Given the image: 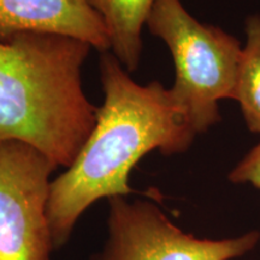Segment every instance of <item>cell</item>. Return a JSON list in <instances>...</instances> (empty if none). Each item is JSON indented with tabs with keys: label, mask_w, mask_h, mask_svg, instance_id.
I'll return each instance as SVG.
<instances>
[{
	"label": "cell",
	"mask_w": 260,
	"mask_h": 260,
	"mask_svg": "<svg viewBox=\"0 0 260 260\" xmlns=\"http://www.w3.org/2000/svg\"><path fill=\"white\" fill-rule=\"evenodd\" d=\"M105 23L112 54L126 71L139 67L142 28L155 0H87Z\"/></svg>",
	"instance_id": "7"
},
{
	"label": "cell",
	"mask_w": 260,
	"mask_h": 260,
	"mask_svg": "<svg viewBox=\"0 0 260 260\" xmlns=\"http://www.w3.org/2000/svg\"><path fill=\"white\" fill-rule=\"evenodd\" d=\"M104 104L73 164L52 180L48 220L54 248L65 246L80 217L100 199L134 193L129 175L152 151L186 152L194 130L171 90L161 83H136L112 53L100 58Z\"/></svg>",
	"instance_id": "1"
},
{
	"label": "cell",
	"mask_w": 260,
	"mask_h": 260,
	"mask_svg": "<svg viewBox=\"0 0 260 260\" xmlns=\"http://www.w3.org/2000/svg\"><path fill=\"white\" fill-rule=\"evenodd\" d=\"M58 167L34 146L0 141V260H51V175Z\"/></svg>",
	"instance_id": "5"
},
{
	"label": "cell",
	"mask_w": 260,
	"mask_h": 260,
	"mask_svg": "<svg viewBox=\"0 0 260 260\" xmlns=\"http://www.w3.org/2000/svg\"><path fill=\"white\" fill-rule=\"evenodd\" d=\"M89 50L38 32L0 42V141L34 146L57 167L73 164L96 121L81 79Z\"/></svg>",
	"instance_id": "2"
},
{
	"label": "cell",
	"mask_w": 260,
	"mask_h": 260,
	"mask_svg": "<svg viewBox=\"0 0 260 260\" xmlns=\"http://www.w3.org/2000/svg\"><path fill=\"white\" fill-rule=\"evenodd\" d=\"M246 46L242 48L234 100H237L252 133L260 134V16L246 21Z\"/></svg>",
	"instance_id": "8"
},
{
	"label": "cell",
	"mask_w": 260,
	"mask_h": 260,
	"mask_svg": "<svg viewBox=\"0 0 260 260\" xmlns=\"http://www.w3.org/2000/svg\"><path fill=\"white\" fill-rule=\"evenodd\" d=\"M260 242L259 230L201 239L176 225L153 201L109 199L107 237L90 260H234Z\"/></svg>",
	"instance_id": "4"
},
{
	"label": "cell",
	"mask_w": 260,
	"mask_h": 260,
	"mask_svg": "<svg viewBox=\"0 0 260 260\" xmlns=\"http://www.w3.org/2000/svg\"><path fill=\"white\" fill-rule=\"evenodd\" d=\"M23 32L52 34L111 48L100 15L87 0H0V42Z\"/></svg>",
	"instance_id": "6"
},
{
	"label": "cell",
	"mask_w": 260,
	"mask_h": 260,
	"mask_svg": "<svg viewBox=\"0 0 260 260\" xmlns=\"http://www.w3.org/2000/svg\"><path fill=\"white\" fill-rule=\"evenodd\" d=\"M146 25L174 58L172 96L195 134L205 133L220 119L219 100L234 98L242 48L220 28L198 22L181 0H155Z\"/></svg>",
	"instance_id": "3"
},
{
	"label": "cell",
	"mask_w": 260,
	"mask_h": 260,
	"mask_svg": "<svg viewBox=\"0 0 260 260\" xmlns=\"http://www.w3.org/2000/svg\"><path fill=\"white\" fill-rule=\"evenodd\" d=\"M228 177L233 183H249L260 189V142L230 171Z\"/></svg>",
	"instance_id": "9"
}]
</instances>
